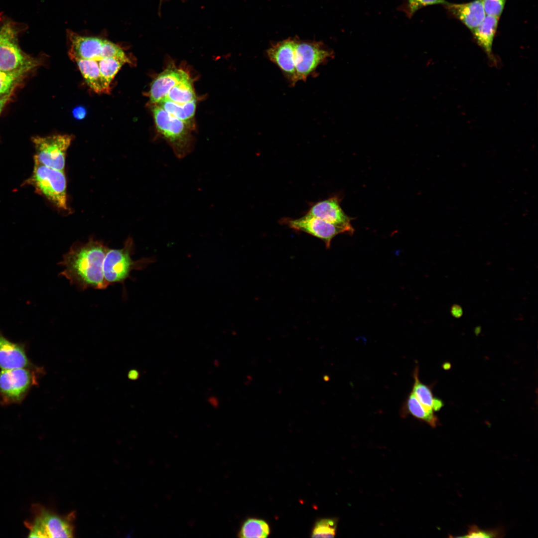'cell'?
Here are the masks:
<instances>
[{
    "label": "cell",
    "mask_w": 538,
    "mask_h": 538,
    "mask_svg": "<svg viewBox=\"0 0 538 538\" xmlns=\"http://www.w3.org/2000/svg\"><path fill=\"white\" fill-rule=\"evenodd\" d=\"M486 15L499 18L504 9L506 0H482Z\"/></svg>",
    "instance_id": "cell-28"
},
{
    "label": "cell",
    "mask_w": 538,
    "mask_h": 538,
    "mask_svg": "<svg viewBox=\"0 0 538 538\" xmlns=\"http://www.w3.org/2000/svg\"><path fill=\"white\" fill-rule=\"evenodd\" d=\"M334 57V52L316 42L296 40L295 65L297 81L305 80L317 66Z\"/></svg>",
    "instance_id": "cell-8"
},
{
    "label": "cell",
    "mask_w": 538,
    "mask_h": 538,
    "mask_svg": "<svg viewBox=\"0 0 538 538\" xmlns=\"http://www.w3.org/2000/svg\"><path fill=\"white\" fill-rule=\"evenodd\" d=\"M36 367L27 356L25 344L10 341L0 331V368L9 370Z\"/></svg>",
    "instance_id": "cell-12"
},
{
    "label": "cell",
    "mask_w": 538,
    "mask_h": 538,
    "mask_svg": "<svg viewBox=\"0 0 538 538\" xmlns=\"http://www.w3.org/2000/svg\"><path fill=\"white\" fill-rule=\"evenodd\" d=\"M72 136L69 134H56L32 138L35 149L34 159L41 164L54 169L64 170L67 150Z\"/></svg>",
    "instance_id": "cell-7"
},
{
    "label": "cell",
    "mask_w": 538,
    "mask_h": 538,
    "mask_svg": "<svg viewBox=\"0 0 538 538\" xmlns=\"http://www.w3.org/2000/svg\"><path fill=\"white\" fill-rule=\"evenodd\" d=\"M18 32L11 21L0 25V70L26 75L40 63L21 50L17 42Z\"/></svg>",
    "instance_id": "cell-2"
},
{
    "label": "cell",
    "mask_w": 538,
    "mask_h": 538,
    "mask_svg": "<svg viewBox=\"0 0 538 538\" xmlns=\"http://www.w3.org/2000/svg\"><path fill=\"white\" fill-rule=\"evenodd\" d=\"M152 112L156 129L172 147L175 155L182 159L191 152L193 139L187 124L169 114L158 105Z\"/></svg>",
    "instance_id": "cell-3"
},
{
    "label": "cell",
    "mask_w": 538,
    "mask_h": 538,
    "mask_svg": "<svg viewBox=\"0 0 538 538\" xmlns=\"http://www.w3.org/2000/svg\"><path fill=\"white\" fill-rule=\"evenodd\" d=\"M503 531L502 529L492 530H482L476 525L469 527L467 534L462 538H498L503 537Z\"/></svg>",
    "instance_id": "cell-27"
},
{
    "label": "cell",
    "mask_w": 538,
    "mask_h": 538,
    "mask_svg": "<svg viewBox=\"0 0 538 538\" xmlns=\"http://www.w3.org/2000/svg\"><path fill=\"white\" fill-rule=\"evenodd\" d=\"M137 375L136 372L134 371H132L129 374V376L131 379L136 378Z\"/></svg>",
    "instance_id": "cell-30"
},
{
    "label": "cell",
    "mask_w": 538,
    "mask_h": 538,
    "mask_svg": "<svg viewBox=\"0 0 538 538\" xmlns=\"http://www.w3.org/2000/svg\"><path fill=\"white\" fill-rule=\"evenodd\" d=\"M189 76L182 69L175 67L166 68L151 83L149 91L150 102L153 105L158 104L167 96L173 87Z\"/></svg>",
    "instance_id": "cell-14"
},
{
    "label": "cell",
    "mask_w": 538,
    "mask_h": 538,
    "mask_svg": "<svg viewBox=\"0 0 538 538\" xmlns=\"http://www.w3.org/2000/svg\"><path fill=\"white\" fill-rule=\"evenodd\" d=\"M39 367L19 368L0 372V404L2 405L21 403L37 382Z\"/></svg>",
    "instance_id": "cell-5"
},
{
    "label": "cell",
    "mask_w": 538,
    "mask_h": 538,
    "mask_svg": "<svg viewBox=\"0 0 538 538\" xmlns=\"http://www.w3.org/2000/svg\"><path fill=\"white\" fill-rule=\"evenodd\" d=\"M156 105H159L169 114L187 124H188L194 117L196 106V100L180 104L164 99Z\"/></svg>",
    "instance_id": "cell-21"
},
{
    "label": "cell",
    "mask_w": 538,
    "mask_h": 538,
    "mask_svg": "<svg viewBox=\"0 0 538 538\" xmlns=\"http://www.w3.org/2000/svg\"><path fill=\"white\" fill-rule=\"evenodd\" d=\"M340 201L338 195L331 196L312 204L306 214L343 227L347 230L349 235H352L355 230L351 221L354 218L345 213L340 206Z\"/></svg>",
    "instance_id": "cell-11"
},
{
    "label": "cell",
    "mask_w": 538,
    "mask_h": 538,
    "mask_svg": "<svg viewBox=\"0 0 538 538\" xmlns=\"http://www.w3.org/2000/svg\"><path fill=\"white\" fill-rule=\"evenodd\" d=\"M25 76L0 70V99L8 102Z\"/></svg>",
    "instance_id": "cell-24"
},
{
    "label": "cell",
    "mask_w": 538,
    "mask_h": 538,
    "mask_svg": "<svg viewBox=\"0 0 538 538\" xmlns=\"http://www.w3.org/2000/svg\"><path fill=\"white\" fill-rule=\"evenodd\" d=\"M77 64L85 81L95 92L98 94L110 92L105 86L97 62L93 60L71 57Z\"/></svg>",
    "instance_id": "cell-18"
},
{
    "label": "cell",
    "mask_w": 538,
    "mask_h": 538,
    "mask_svg": "<svg viewBox=\"0 0 538 538\" xmlns=\"http://www.w3.org/2000/svg\"><path fill=\"white\" fill-rule=\"evenodd\" d=\"M73 528L68 518L42 510L31 526L30 538H71Z\"/></svg>",
    "instance_id": "cell-10"
},
{
    "label": "cell",
    "mask_w": 538,
    "mask_h": 538,
    "mask_svg": "<svg viewBox=\"0 0 538 538\" xmlns=\"http://www.w3.org/2000/svg\"><path fill=\"white\" fill-rule=\"evenodd\" d=\"M445 6L471 31L481 23L486 16L482 0L459 4L447 2Z\"/></svg>",
    "instance_id": "cell-16"
},
{
    "label": "cell",
    "mask_w": 538,
    "mask_h": 538,
    "mask_svg": "<svg viewBox=\"0 0 538 538\" xmlns=\"http://www.w3.org/2000/svg\"><path fill=\"white\" fill-rule=\"evenodd\" d=\"M280 223L298 231L303 232L324 242L329 248L332 239L338 234L347 233L345 228L306 214L297 219L285 218Z\"/></svg>",
    "instance_id": "cell-9"
},
{
    "label": "cell",
    "mask_w": 538,
    "mask_h": 538,
    "mask_svg": "<svg viewBox=\"0 0 538 538\" xmlns=\"http://www.w3.org/2000/svg\"><path fill=\"white\" fill-rule=\"evenodd\" d=\"M70 57L100 61L105 58L102 55L104 39L96 37L85 36L71 32L69 35Z\"/></svg>",
    "instance_id": "cell-15"
},
{
    "label": "cell",
    "mask_w": 538,
    "mask_h": 538,
    "mask_svg": "<svg viewBox=\"0 0 538 538\" xmlns=\"http://www.w3.org/2000/svg\"><path fill=\"white\" fill-rule=\"evenodd\" d=\"M86 114V111L84 108L82 107H78L75 108L73 111V115L74 117L78 120L83 119Z\"/></svg>",
    "instance_id": "cell-29"
},
{
    "label": "cell",
    "mask_w": 538,
    "mask_h": 538,
    "mask_svg": "<svg viewBox=\"0 0 538 538\" xmlns=\"http://www.w3.org/2000/svg\"><path fill=\"white\" fill-rule=\"evenodd\" d=\"M269 533V528L264 521L256 519H248L242 525L238 532L239 538H267Z\"/></svg>",
    "instance_id": "cell-23"
},
{
    "label": "cell",
    "mask_w": 538,
    "mask_h": 538,
    "mask_svg": "<svg viewBox=\"0 0 538 538\" xmlns=\"http://www.w3.org/2000/svg\"><path fill=\"white\" fill-rule=\"evenodd\" d=\"M134 251V242L131 238L128 239L122 249L108 250L104 260L103 270L109 285L124 283L130 277L133 270L142 269L154 260L148 258L134 261L132 258Z\"/></svg>",
    "instance_id": "cell-4"
},
{
    "label": "cell",
    "mask_w": 538,
    "mask_h": 538,
    "mask_svg": "<svg viewBox=\"0 0 538 538\" xmlns=\"http://www.w3.org/2000/svg\"><path fill=\"white\" fill-rule=\"evenodd\" d=\"M401 412L403 415L410 414L415 418L425 422L432 427H435L438 423V418L434 412L427 411L412 392L404 403Z\"/></svg>",
    "instance_id": "cell-20"
},
{
    "label": "cell",
    "mask_w": 538,
    "mask_h": 538,
    "mask_svg": "<svg viewBox=\"0 0 538 538\" xmlns=\"http://www.w3.org/2000/svg\"><path fill=\"white\" fill-rule=\"evenodd\" d=\"M447 2L445 0H404L399 9L411 18L417 10L424 6L440 4L445 5Z\"/></svg>",
    "instance_id": "cell-25"
},
{
    "label": "cell",
    "mask_w": 538,
    "mask_h": 538,
    "mask_svg": "<svg viewBox=\"0 0 538 538\" xmlns=\"http://www.w3.org/2000/svg\"><path fill=\"white\" fill-rule=\"evenodd\" d=\"M109 249L93 239L84 244H74L59 263L64 268L60 275L81 290L106 289L109 285L105 279L103 266Z\"/></svg>",
    "instance_id": "cell-1"
},
{
    "label": "cell",
    "mask_w": 538,
    "mask_h": 538,
    "mask_svg": "<svg viewBox=\"0 0 538 538\" xmlns=\"http://www.w3.org/2000/svg\"><path fill=\"white\" fill-rule=\"evenodd\" d=\"M296 40L286 39L272 45L267 51L270 60L283 72L292 84L296 82L295 65Z\"/></svg>",
    "instance_id": "cell-13"
},
{
    "label": "cell",
    "mask_w": 538,
    "mask_h": 538,
    "mask_svg": "<svg viewBox=\"0 0 538 538\" xmlns=\"http://www.w3.org/2000/svg\"><path fill=\"white\" fill-rule=\"evenodd\" d=\"M413 375L414 383L412 393L427 411L429 412L438 411L443 406V403L440 399L433 397L429 386L420 382L417 366L415 368Z\"/></svg>",
    "instance_id": "cell-19"
},
{
    "label": "cell",
    "mask_w": 538,
    "mask_h": 538,
    "mask_svg": "<svg viewBox=\"0 0 538 538\" xmlns=\"http://www.w3.org/2000/svg\"><path fill=\"white\" fill-rule=\"evenodd\" d=\"M336 522L334 519H323L315 525L312 538H333L335 536Z\"/></svg>",
    "instance_id": "cell-26"
},
{
    "label": "cell",
    "mask_w": 538,
    "mask_h": 538,
    "mask_svg": "<svg viewBox=\"0 0 538 538\" xmlns=\"http://www.w3.org/2000/svg\"><path fill=\"white\" fill-rule=\"evenodd\" d=\"M498 17L486 15L483 20L472 32L478 45L486 52L488 57L496 64L492 52V45L497 29Z\"/></svg>",
    "instance_id": "cell-17"
},
{
    "label": "cell",
    "mask_w": 538,
    "mask_h": 538,
    "mask_svg": "<svg viewBox=\"0 0 538 538\" xmlns=\"http://www.w3.org/2000/svg\"><path fill=\"white\" fill-rule=\"evenodd\" d=\"M32 175L28 183L59 209L67 210L66 180L63 170L45 166L34 159Z\"/></svg>",
    "instance_id": "cell-6"
},
{
    "label": "cell",
    "mask_w": 538,
    "mask_h": 538,
    "mask_svg": "<svg viewBox=\"0 0 538 538\" xmlns=\"http://www.w3.org/2000/svg\"><path fill=\"white\" fill-rule=\"evenodd\" d=\"M164 99L180 104L196 100L192 81L190 77L183 79L173 87Z\"/></svg>",
    "instance_id": "cell-22"
},
{
    "label": "cell",
    "mask_w": 538,
    "mask_h": 538,
    "mask_svg": "<svg viewBox=\"0 0 538 538\" xmlns=\"http://www.w3.org/2000/svg\"><path fill=\"white\" fill-rule=\"evenodd\" d=\"M7 102L0 99V114L5 105Z\"/></svg>",
    "instance_id": "cell-31"
}]
</instances>
